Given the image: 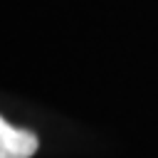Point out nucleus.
I'll return each instance as SVG.
<instances>
[{
    "mask_svg": "<svg viewBox=\"0 0 158 158\" xmlns=\"http://www.w3.org/2000/svg\"><path fill=\"white\" fill-rule=\"evenodd\" d=\"M40 148V141L32 131L15 128L0 116V158H32Z\"/></svg>",
    "mask_w": 158,
    "mask_h": 158,
    "instance_id": "obj_1",
    "label": "nucleus"
}]
</instances>
